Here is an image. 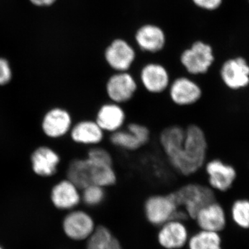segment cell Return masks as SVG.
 <instances>
[{"label": "cell", "mask_w": 249, "mask_h": 249, "mask_svg": "<svg viewBox=\"0 0 249 249\" xmlns=\"http://www.w3.org/2000/svg\"><path fill=\"white\" fill-rule=\"evenodd\" d=\"M159 144L172 169L181 176H193L206 162L207 137L198 124L167 126L160 131Z\"/></svg>", "instance_id": "6da1fadb"}, {"label": "cell", "mask_w": 249, "mask_h": 249, "mask_svg": "<svg viewBox=\"0 0 249 249\" xmlns=\"http://www.w3.org/2000/svg\"><path fill=\"white\" fill-rule=\"evenodd\" d=\"M67 178L80 190L91 184L109 188L118 181L114 165L102 164L87 157L75 159L70 162L67 170Z\"/></svg>", "instance_id": "7a4b0ae2"}, {"label": "cell", "mask_w": 249, "mask_h": 249, "mask_svg": "<svg viewBox=\"0 0 249 249\" xmlns=\"http://www.w3.org/2000/svg\"><path fill=\"white\" fill-rule=\"evenodd\" d=\"M178 209L195 219L196 213L206 205L216 201L214 191L199 183H188L170 193Z\"/></svg>", "instance_id": "3957f363"}, {"label": "cell", "mask_w": 249, "mask_h": 249, "mask_svg": "<svg viewBox=\"0 0 249 249\" xmlns=\"http://www.w3.org/2000/svg\"><path fill=\"white\" fill-rule=\"evenodd\" d=\"M144 212L148 222L155 226L163 225L172 219L181 220L188 216L178 209L170 193L149 196L144 204Z\"/></svg>", "instance_id": "277c9868"}, {"label": "cell", "mask_w": 249, "mask_h": 249, "mask_svg": "<svg viewBox=\"0 0 249 249\" xmlns=\"http://www.w3.org/2000/svg\"><path fill=\"white\" fill-rule=\"evenodd\" d=\"M150 139V128L139 122L128 123L124 128L109 134L111 145L125 152L138 151L147 145Z\"/></svg>", "instance_id": "5b68a950"}, {"label": "cell", "mask_w": 249, "mask_h": 249, "mask_svg": "<svg viewBox=\"0 0 249 249\" xmlns=\"http://www.w3.org/2000/svg\"><path fill=\"white\" fill-rule=\"evenodd\" d=\"M214 62L213 49L209 44L196 41L180 56V62L191 76L206 74Z\"/></svg>", "instance_id": "8992f818"}, {"label": "cell", "mask_w": 249, "mask_h": 249, "mask_svg": "<svg viewBox=\"0 0 249 249\" xmlns=\"http://www.w3.org/2000/svg\"><path fill=\"white\" fill-rule=\"evenodd\" d=\"M138 90V80L129 71L114 72L105 85L108 101L122 106L132 101Z\"/></svg>", "instance_id": "52a82bcc"}, {"label": "cell", "mask_w": 249, "mask_h": 249, "mask_svg": "<svg viewBox=\"0 0 249 249\" xmlns=\"http://www.w3.org/2000/svg\"><path fill=\"white\" fill-rule=\"evenodd\" d=\"M167 93L170 102L179 107L195 106L203 96L200 85L191 77L186 76H178L172 80Z\"/></svg>", "instance_id": "ba28073f"}, {"label": "cell", "mask_w": 249, "mask_h": 249, "mask_svg": "<svg viewBox=\"0 0 249 249\" xmlns=\"http://www.w3.org/2000/svg\"><path fill=\"white\" fill-rule=\"evenodd\" d=\"M172 79L168 69L158 62H149L142 66L139 73V83L151 95L167 92Z\"/></svg>", "instance_id": "9c48e42d"}, {"label": "cell", "mask_w": 249, "mask_h": 249, "mask_svg": "<svg viewBox=\"0 0 249 249\" xmlns=\"http://www.w3.org/2000/svg\"><path fill=\"white\" fill-rule=\"evenodd\" d=\"M203 168L207 175L209 186L214 191H229L237 178L235 168L219 159L206 160Z\"/></svg>", "instance_id": "30bf717a"}, {"label": "cell", "mask_w": 249, "mask_h": 249, "mask_svg": "<svg viewBox=\"0 0 249 249\" xmlns=\"http://www.w3.org/2000/svg\"><path fill=\"white\" fill-rule=\"evenodd\" d=\"M222 83L229 89L239 90L249 85V65L243 57L228 59L219 71Z\"/></svg>", "instance_id": "8fae6325"}, {"label": "cell", "mask_w": 249, "mask_h": 249, "mask_svg": "<svg viewBox=\"0 0 249 249\" xmlns=\"http://www.w3.org/2000/svg\"><path fill=\"white\" fill-rule=\"evenodd\" d=\"M105 60L114 72L129 71L135 62V50L124 39H116L105 51Z\"/></svg>", "instance_id": "7c38bea8"}, {"label": "cell", "mask_w": 249, "mask_h": 249, "mask_svg": "<svg viewBox=\"0 0 249 249\" xmlns=\"http://www.w3.org/2000/svg\"><path fill=\"white\" fill-rule=\"evenodd\" d=\"M73 124L70 111L62 107H53L44 115L41 128L47 137L57 139L70 134Z\"/></svg>", "instance_id": "4fadbf2b"}, {"label": "cell", "mask_w": 249, "mask_h": 249, "mask_svg": "<svg viewBox=\"0 0 249 249\" xmlns=\"http://www.w3.org/2000/svg\"><path fill=\"white\" fill-rule=\"evenodd\" d=\"M127 119L122 105L108 101L98 108L94 120L105 133L111 134L124 128L127 124Z\"/></svg>", "instance_id": "5bb4252c"}, {"label": "cell", "mask_w": 249, "mask_h": 249, "mask_svg": "<svg viewBox=\"0 0 249 249\" xmlns=\"http://www.w3.org/2000/svg\"><path fill=\"white\" fill-rule=\"evenodd\" d=\"M70 137L75 143L85 146H97L106 138V133L94 119H84L72 126Z\"/></svg>", "instance_id": "9a60e30c"}, {"label": "cell", "mask_w": 249, "mask_h": 249, "mask_svg": "<svg viewBox=\"0 0 249 249\" xmlns=\"http://www.w3.org/2000/svg\"><path fill=\"white\" fill-rule=\"evenodd\" d=\"M60 157L58 152L49 146L36 148L31 156L33 172L41 178H51L58 171Z\"/></svg>", "instance_id": "2e32d148"}, {"label": "cell", "mask_w": 249, "mask_h": 249, "mask_svg": "<svg viewBox=\"0 0 249 249\" xmlns=\"http://www.w3.org/2000/svg\"><path fill=\"white\" fill-rule=\"evenodd\" d=\"M63 228L66 235L75 240L89 238L96 229L92 217L80 210L67 214L64 220Z\"/></svg>", "instance_id": "e0dca14e"}, {"label": "cell", "mask_w": 249, "mask_h": 249, "mask_svg": "<svg viewBox=\"0 0 249 249\" xmlns=\"http://www.w3.org/2000/svg\"><path fill=\"white\" fill-rule=\"evenodd\" d=\"M201 230L220 232L227 227V219L222 205L216 201L210 203L196 213L195 219Z\"/></svg>", "instance_id": "ac0fdd59"}, {"label": "cell", "mask_w": 249, "mask_h": 249, "mask_svg": "<svg viewBox=\"0 0 249 249\" xmlns=\"http://www.w3.org/2000/svg\"><path fill=\"white\" fill-rule=\"evenodd\" d=\"M189 240L186 226L181 220L172 219L161 225L158 233L159 243L166 249H179Z\"/></svg>", "instance_id": "d6986e66"}, {"label": "cell", "mask_w": 249, "mask_h": 249, "mask_svg": "<svg viewBox=\"0 0 249 249\" xmlns=\"http://www.w3.org/2000/svg\"><path fill=\"white\" fill-rule=\"evenodd\" d=\"M51 198L54 206L58 209L71 210L80 204L81 193L80 188L67 178L53 187Z\"/></svg>", "instance_id": "ffe728a7"}, {"label": "cell", "mask_w": 249, "mask_h": 249, "mask_svg": "<svg viewBox=\"0 0 249 249\" xmlns=\"http://www.w3.org/2000/svg\"><path fill=\"white\" fill-rule=\"evenodd\" d=\"M135 40L142 51L155 53L164 48L166 36L163 29L159 26L147 24L137 30Z\"/></svg>", "instance_id": "44dd1931"}, {"label": "cell", "mask_w": 249, "mask_h": 249, "mask_svg": "<svg viewBox=\"0 0 249 249\" xmlns=\"http://www.w3.org/2000/svg\"><path fill=\"white\" fill-rule=\"evenodd\" d=\"M189 249H222V240L219 232L201 230L188 241Z\"/></svg>", "instance_id": "7402d4cb"}, {"label": "cell", "mask_w": 249, "mask_h": 249, "mask_svg": "<svg viewBox=\"0 0 249 249\" xmlns=\"http://www.w3.org/2000/svg\"><path fill=\"white\" fill-rule=\"evenodd\" d=\"M231 216L237 227L244 230L249 229V199H239L234 201Z\"/></svg>", "instance_id": "603a6c76"}, {"label": "cell", "mask_w": 249, "mask_h": 249, "mask_svg": "<svg viewBox=\"0 0 249 249\" xmlns=\"http://www.w3.org/2000/svg\"><path fill=\"white\" fill-rule=\"evenodd\" d=\"M106 188L98 185H89L82 189L81 201L87 206L94 207L102 204L106 199Z\"/></svg>", "instance_id": "cb8c5ba5"}, {"label": "cell", "mask_w": 249, "mask_h": 249, "mask_svg": "<svg viewBox=\"0 0 249 249\" xmlns=\"http://www.w3.org/2000/svg\"><path fill=\"white\" fill-rule=\"evenodd\" d=\"M86 157L93 161L102 164L114 165V158L110 151L100 145L90 147Z\"/></svg>", "instance_id": "d4e9b609"}, {"label": "cell", "mask_w": 249, "mask_h": 249, "mask_svg": "<svg viewBox=\"0 0 249 249\" xmlns=\"http://www.w3.org/2000/svg\"><path fill=\"white\" fill-rule=\"evenodd\" d=\"M12 78V69L9 61L0 57V86L9 84Z\"/></svg>", "instance_id": "484cf974"}, {"label": "cell", "mask_w": 249, "mask_h": 249, "mask_svg": "<svg viewBox=\"0 0 249 249\" xmlns=\"http://www.w3.org/2000/svg\"><path fill=\"white\" fill-rule=\"evenodd\" d=\"M197 7L206 11H213L222 6L223 0H192Z\"/></svg>", "instance_id": "4316f807"}, {"label": "cell", "mask_w": 249, "mask_h": 249, "mask_svg": "<svg viewBox=\"0 0 249 249\" xmlns=\"http://www.w3.org/2000/svg\"><path fill=\"white\" fill-rule=\"evenodd\" d=\"M99 249H123L121 244L115 237H113L104 247Z\"/></svg>", "instance_id": "83f0119b"}, {"label": "cell", "mask_w": 249, "mask_h": 249, "mask_svg": "<svg viewBox=\"0 0 249 249\" xmlns=\"http://www.w3.org/2000/svg\"><path fill=\"white\" fill-rule=\"evenodd\" d=\"M33 4L37 6H47L53 4L56 0H30Z\"/></svg>", "instance_id": "f1b7e54d"}, {"label": "cell", "mask_w": 249, "mask_h": 249, "mask_svg": "<svg viewBox=\"0 0 249 249\" xmlns=\"http://www.w3.org/2000/svg\"><path fill=\"white\" fill-rule=\"evenodd\" d=\"M0 249H1V247H0Z\"/></svg>", "instance_id": "f546056e"}, {"label": "cell", "mask_w": 249, "mask_h": 249, "mask_svg": "<svg viewBox=\"0 0 249 249\" xmlns=\"http://www.w3.org/2000/svg\"></svg>", "instance_id": "4dcf8cb0"}]
</instances>
